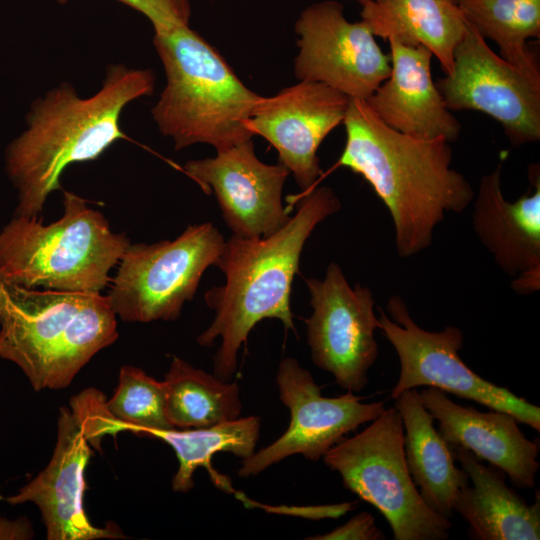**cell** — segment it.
<instances>
[{
	"label": "cell",
	"instance_id": "cell-24",
	"mask_svg": "<svg viewBox=\"0 0 540 540\" xmlns=\"http://www.w3.org/2000/svg\"><path fill=\"white\" fill-rule=\"evenodd\" d=\"M166 414L177 429L204 428L241 417L240 388L174 356L163 381Z\"/></svg>",
	"mask_w": 540,
	"mask_h": 540
},
{
	"label": "cell",
	"instance_id": "cell-27",
	"mask_svg": "<svg viewBox=\"0 0 540 540\" xmlns=\"http://www.w3.org/2000/svg\"><path fill=\"white\" fill-rule=\"evenodd\" d=\"M143 14L152 24L154 33H164L190 26L192 14L189 0H117Z\"/></svg>",
	"mask_w": 540,
	"mask_h": 540
},
{
	"label": "cell",
	"instance_id": "cell-13",
	"mask_svg": "<svg viewBox=\"0 0 540 540\" xmlns=\"http://www.w3.org/2000/svg\"><path fill=\"white\" fill-rule=\"evenodd\" d=\"M436 84L450 110L487 114L513 145L540 139V85L496 54L468 22L451 74Z\"/></svg>",
	"mask_w": 540,
	"mask_h": 540
},
{
	"label": "cell",
	"instance_id": "cell-28",
	"mask_svg": "<svg viewBox=\"0 0 540 540\" xmlns=\"http://www.w3.org/2000/svg\"><path fill=\"white\" fill-rule=\"evenodd\" d=\"M309 540H383L372 514L362 511L328 533L307 537Z\"/></svg>",
	"mask_w": 540,
	"mask_h": 540
},
{
	"label": "cell",
	"instance_id": "cell-5",
	"mask_svg": "<svg viewBox=\"0 0 540 540\" xmlns=\"http://www.w3.org/2000/svg\"><path fill=\"white\" fill-rule=\"evenodd\" d=\"M153 44L166 84L151 115L175 150L203 143L221 151L253 139L249 122L261 95L216 48L190 26L154 33Z\"/></svg>",
	"mask_w": 540,
	"mask_h": 540
},
{
	"label": "cell",
	"instance_id": "cell-9",
	"mask_svg": "<svg viewBox=\"0 0 540 540\" xmlns=\"http://www.w3.org/2000/svg\"><path fill=\"white\" fill-rule=\"evenodd\" d=\"M387 311L390 317L379 308V330L395 349L400 365L390 398L395 400L403 392L420 386L434 387L490 410L509 413L519 423L540 431L538 406L485 380L460 358L464 343L460 328L447 326L438 332L421 328L397 295L388 300Z\"/></svg>",
	"mask_w": 540,
	"mask_h": 540
},
{
	"label": "cell",
	"instance_id": "cell-4",
	"mask_svg": "<svg viewBox=\"0 0 540 540\" xmlns=\"http://www.w3.org/2000/svg\"><path fill=\"white\" fill-rule=\"evenodd\" d=\"M118 338L107 295L28 289L0 276V358L35 391L62 389Z\"/></svg>",
	"mask_w": 540,
	"mask_h": 540
},
{
	"label": "cell",
	"instance_id": "cell-14",
	"mask_svg": "<svg viewBox=\"0 0 540 540\" xmlns=\"http://www.w3.org/2000/svg\"><path fill=\"white\" fill-rule=\"evenodd\" d=\"M350 98L313 81H299L257 101L249 127L277 151L301 192L317 185L322 174L318 149L327 135L343 123Z\"/></svg>",
	"mask_w": 540,
	"mask_h": 540
},
{
	"label": "cell",
	"instance_id": "cell-30",
	"mask_svg": "<svg viewBox=\"0 0 540 540\" xmlns=\"http://www.w3.org/2000/svg\"><path fill=\"white\" fill-rule=\"evenodd\" d=\"M352 1H355L357 3H359L361 6H364L370 2H373V1H376V0H352Z\"/></svg>",
	"mask_w": 540,
	"mask_h": 540
},
{
	"label": "cell",
	"instance_id": "cell-18",
	"mask_svg": "<svg viewBox=\"0 0 540 540\" xmlns=\"http://www.w3.org/2000/svg\"><path fill=\"white\" fill-rule=\"evenodd\" d=\"M419 396L450 446L463 447L481 461H488L507 474L518 488L535 486L540 467L539 445L525 437L515 417L506 412H482L459 405L434 387L421 390Z\"/></svg>",
	"mask_w": 540,
	"mask_h": 540
},
{
	"label": "cell",
	"instance_id": "cell-22",
	"mask_svg": "<svg viewBox=\"0 0 540 540\" xmlns=\"http://www.w3.org/2000/svg\"><path fill=\"white\" fill-rule=\"evenodd\" d=\"M360 16L374 36L423 46L451 74L467 26L455 0H376L362 6Z\"/></svg>",
	"mask_w": 540,
	"mask_h": 540
},
{
	"label": "cell",
	"instance_id": "cell-31",
	"mask_svg": "<svg viewBox=\"0 0 540 540\" xmlns=\"http://www.w3.org/2000/svg\"><path fill=\"white\" fill-rule=\"evenodd\" d=\"M69 1L70 0H57V2L62 5L67 4Z\"/></svg>",
	"mask_w": 540,
	"mask_h": 540
},
{
	"label": "cell",
	"instance_id": "cell-11",
	"mask_svg": "<svg viewBox=\"0 0 540 540\" xmlns=\"http://www.w3.org/2000/svg\"><path fill=\"white\" fill-rule=\"evenodd\" d=\"M276 384L281 402L290 411L289 426L273 443L242 460L239 477L255 476L296 454L318 461L349 433L386 409L385 401L364 403L363 397L348 391L338 397H324L312 374L291 357L280 361Z\"/></svg>",
	"mask_w": 540,
	"mask_h": 540
},
{
	"label": "cell",
	"instance_id": "cell-2",
	"mask_svg": "<svg viewBox=\"0 0 540 540\" xmlns=\"http://www.w3.org/2000/svg\"><path fill=\"white\" fill-rule=\"evenodd\" d=\"M343 124L346 143L338 165L361 175L387 207L400 257L429 247L445 214L460 213L473 200L470 183L451 167L447 140L401 133L357 99H350Z\"/></svg>",
	"mask_w": 540,
	"mask_h": 540
},
{
	"label": "cell",
	"instance_id": "cell-8",
	"mask_svg": "<svg viewBox=\"0 0 540 540\" xmlns=\"http://www.w3.org/2000/svg\"><path fill=\"white\" fill-rule=\"evenodd\" d=\"M224 241L204 222L189 225L173 240L129 244L107 295L115 315L126 322L177 320L204 272L216 266Z\"/></svg>",
	"mask_w": 540,
	"mask_h": 540
},
{
	"label": "cell",
	"instance_id": "cell-20",
	"mask_svg": "<svg viewBox=\"0 0 540 540\" xmlns=\"http://www.w3.org/2000/svg\"><path fill=\"white\" fill-rule=\"evenodd\" d=\"M450 448L471 482L459 491L453 506V511L469 524L470 537L476 540H539L538 491L535 502L530 505L506 485L501 470L484 465L463 447Z\"/></svg>",
	"mask_w": 540,
	"mask_h": 540
},
{
	"label": "cell",
	"instance_id": "cell-26",
	"mask_svg": "<svg viewBox=\"0 0 540 540\" xmlns=\"http://www.w3.org/2000/svg\"><path fill=\"white\" fill-rule=\"evenodd\" d=\"M116 419L117 432L149 436L154 431L173 429L166 414L165 387L134 366H122L117 388L106 401Z\"/></svg>",
	"mask_w": 540,
	"mask_h": 540
},
{
	"label": "cell",
	"instance_id": "cell-16",
	"mask_svg": "<svg viewBox=\"0 0 540 540\" xmlns=\"http://www.w3.org/2000/svg\"><path fill=\"white\" fill-rule=\"evenodd\" d=\"M90 444L79 419L59 409L57 442L47 467L14 495L0 497L10 505L34 503L40 510L48 540L123 538L115 524L99 528L84 508L85 468Z\"/></svg>",
	"mask_w": 540,
	"mask_h": 540
},
{
	"label": "cell",
	"instance_id": "cell-6",
	"mask_svg": "<svg viewBox=\"0 0 540 540\" xmlns=\"http://www.w3.org/2000/svg\"><path fill=\"white\" fill-rule=\"evenodd\" d=\"M63 216L48 225L15 216L0 231V276L18 286L101 293L130 244L75 193L64 191Z\"/></svg>",
	"mask_w": 540,
	"mask_h": 540
},
{
	"label": "cell",
	"instance_id": "cell-29",
	"mask_svg": "<svg viewBox=\"0 0 540 540\" xmlns=\"http://www.w3.org/2000/svg\"><path fill=\"white\" fill-rule=\"evenodd\" d=\"M32 537L33 530L28 519L10 520L0 516V540H26Z\"/></svg>",
	"mask_w": 540,
	"mask_h": 540
},
{
	"label": "cell",
	"instance_id": "cell-32",
	"mask_svg": "<svg viewBox=\"0 0 540 540\" xmlns=\"http://www.w3.org/2000/svg\"><path fill=\"white\" fill-rule=\"evenodd\" d=\"M456 1V0H455Z\"/></svg>",
	"mask_w": 540,
	"mask_h": 540
},
{
	"label": "cell",
	"instance_id": "cell-3",
	"mask_svg": "<svg viewBox=\"0 0 540 540\" xmlns=\"http://www.w3.org/2000/svg\"><path fill=\"white\" fill-rule=\"evenodd\" d=\"M296 202V213L277 232L261 238L232 235L224 241L216 267L225 282L205 292V303L215 315L197 337L203 347L220 339L213 374L224 381L235 374L239 350L257 323L274 318L295 331L290 295L304 245L316 226L341 208L328 186L301 192Z\"/></svg>",
	"mask_w": 540,
	"mask_h": 540
},
{
	"label": "cell",
	"instance_id": "cell-10",
	"mask_svg": "<svg viewBox=\"0 0 540 540\" xmlns=\"http://www.w3.org/2000/svg\"><path fill=\"white\" fill-rule=\"evenodd\" d=\"M312 313L304 319L313 363L329 372L342 389L357 393L368 384L378 358L375 331L380 322L368 287H351L331 262L323 279H305Z\"/></svg>",
	"mask_w": 540,
	"mask_h": 540
},
{
	"label": "cell",
	"instance_id": "cell-17",
	"mask_svg": "<svg viewBox=\"0 0 540 540\" xmlns=\"http://www.w3.org/2000/svg\"><path fill=\"white\" fill-rule=\"evenodd\" d=\"M530 167L529 188L514 202L501 190L500 163L481 178L472 224L495 263L514 278L513 288L528 294L539 289L540 277V177L538 165Z\"/></svg>",
	"mask_w": 540,
	"mask_h": 540
},
{
	"label": "cell",
	"instance_id": "cell-12",
	"mask_svg": "<svg viewBox=\"0 0 540 540\" xmlns=\"http://www.w3.org/2000/svg\"><path fill=\"white\" fill-rule=\"evenodd\" d=\"M294 31L299 49L294 74L323 83L350 99L366 101L391 72L390 57L362 21L350 22L335 0L303 9Z\"/></svg>",
	"mask_w": 540,
	"mask_h": 540
},
{
	"label": "cell",
	"instance_id": "cell-25",
	"mask_svg": "<svg viewBox=\"0 0 540 540\" xmlns=\"http://www.w3.org/2000/svg\"><path fill=\"white\" fill-rule=\"evenodd\" d=\"M466 21L485 39L494 41L500 56L540 85L538 65L527 40L540 37V0H456Z\"/></svg>",
	"mask_w": 540,
	"mask_h": 540
},
{
	"label": "cell",
	"instance_id": "cell-1",
	"mask_svg": "<svg viewBox=\"0 0 540 540\" xmlns=\"http://www.w3.org/2000/svg\"><path fill=\"white\" fill-rule=\"evenodd\" d=\"M154 87L151 69L118 63L106 67L100 89L89 97L65 82L34 100L26 129L5 153L6 171L18 192L15 216L38 218L48 196L62 190L61 175L69 165L95 160L126 139L122 111Z\"/></svg>",
	"mask_w": 540,
	"mask_h": 540
},
{
	"label": "cell",
	"instance_id": "cell-15",
	"mask_svg": "<svg viewBox=\"0 0 540 540\" xmlns=\"http://www.w3.org/2000/svg\"><path fill=\"white\" fill-rule=\"evenodd\" d=\"M183 169L207 193L212 192L232 235L261 238L282 229L291 215L282 203L289 171L256 155L253 140L216 156L187 161Z\"/></svg>",
	"mask_w": 540,
	"mask_h": 540
},
{
	"label": "cell",
	"instance_id": "cell-21",
	"mask_svg": "<svg viewBox=\"0 0 540 540\" xmlns=\"http://www.w3.org/2000/svg\"><path fill=\"white\" fill-rule=\"evenodd\" d=\"M394 407L403 423L405 461L414 484L430 509L451 519L457 494L469 484L467 473L455 465L416 388L400 394Z\"/></svg>",
	"mask_w": 540,
	"mask_h": 540
},
{
	"label": "cell",
	"instance_id": "cell-19",
	"mask_svg": "<svg viewBox=\"0 0 540 540\" xmlns=\"http://www.w3.org/2000/svg\"><path fill=\"white\" fill-rule=\"evenodd\" d=\"M388 41L391 72L365 102L385 124L401 133L457 140L461 124L433 81V54L420 45Z\"/></svg>",
	"mask_w": 540,
	"mask_h": 540
},
{
	"label": "cell",
	"instance_id": "cell-7",
	"mask_svg": "<svg viewBox=\"0 0 540 540\" xmlns=\"http://www.w3.org/2000/svg\"><path fill=\"white\" fill-rule=\"evenodd\" d=\"M403 423L396 408H386L364 430L345 437L322 457L343 486L374 506L395 540H446L450 519L422 499L408 471Z\"/></svg>",
	"mask_w": 540,
	"mask_h": 540
},
{
	"label": "cell",
	"instance_id": "cell-23",
	"mask_svg": "<svg viewBox=\"0 0 540 540\" xmlns=\"http://www.w3.org/2000/svg\"><path fill=\"white\" fill-rule=\"evenodd\" d=\"M260 429V418L248 416L204 428L154 431L149 436L161 439L174 450L179 466L172 479V489L186 493L194 487L193 474L198 467L207 469L216 486L230 490L229 482L212 467V457L218 452H228L242 460L250 457L255 452Z\"/></svg>",
	"mask_w": 540,
	"mask_h": 540
}]
</instances>
